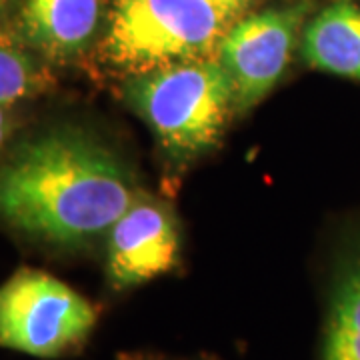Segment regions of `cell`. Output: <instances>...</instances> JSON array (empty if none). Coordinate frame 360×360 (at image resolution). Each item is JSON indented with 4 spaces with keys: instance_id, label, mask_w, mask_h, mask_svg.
I'll return each instance as SVG.
<instances>
[{
    "instance_id": "obj_9",
    "label": "cell",
    "mask_w": 360,
    "mask_h": 360,
    "mask_svg": "<svg viewBox=\"0 0 360 360\" xmlns=\"http://www.w3.org/2000/svg\"><path fill=\"white\" fill-rule=\"evenodd\" d=\"M321 360H360V257L340 270L333 286Z\"/></svg>"
},
{
    "instance_id": "obj_6",
    "label": "cell",
    "mask_w": 360,
    "mask_h": 360,
    "mask_svg": "<svg viewBox=\"0 0 360 360\" xmlns=\"http://www.w3.org/2000/svg\"><path fill=\"white\" fill-rule=\"evenodd\" d=\"M179 231L167 208L136 200L110 229L106 276L115 290L150 283L176 266Z\"/></svg>"
},
{
    "instance_id": "obj_7",
    "label": "cell",
    "mask_w": 360,
    "mask_h": 360,
    "mask_svg": "<svg viewBox=\"0 0 360 360\" xmlns=\"http://www.w3.org/2000/svg\"><path fill=\"white\" fill-rule=\"evenodd\" d=\"M98 16L101 0H26L22 26L37 49L66 58L89 44Z\"/></svg>"
},
{
    "instance_id": "obj_8",
    "label": "cell",
    "mask_w": 360,
    "mask_h": 360,
    "mask_svg": "<svg viewBox=\"0 0 360 360\" xmlns=\"http://www.w3.org/2000/svg\"><path fill=\"white\" fill-rule=\"evenodd\" d=\"M302 56L312 68L360 80V8L335 0L304 30Z\"/></svg>"
},
{
    "instance_id": "obj_13",
    "label": "cell",
    "mask_w": 360,
    "mask_h": 360,
    "mask_svg": "<svg viewBox=\"0 0 360 360\" xmlns=\"http://www.w3.org/2000/svg\"><path fill=\"white\" fill-rule=\"evenodd\" d=\"M8 2H11V0H0V13L6 8V4H8Z\"/></svg>"
},
{
    "instance_id": "obj_12",
    "label": "cell",
    "mask_w": 360,
    "mask_h": 360,
    "mask_svg": "<svg viewBox=\"0 0 360 360\" xmlns=\"http://www.w3.org/2000/svg\"><path fill=\"white\" fill-rule=\"evenodd\" d=\"M219 2H224V4H229V6H234V8L243 11V8H245V6H248L252 0H219Z\"/></svg>"
},
{
    "instance_id": "obj_1",
    "label": "cell",
    "mask_w": 360,
    "mask_h": 360,
    "mask_svg": "<svg viewBox=\"0 0 360 360\" xmlns=\"http://www.w3.org/2000/svg\"><path fill=\"white\" fill-rule=\"evenodd\" d=\"M134 202L120 160L75 130L26 142L0 170V217L54 245L89 243L110 231Z\"/></svg>"
},
{
    "instance_id": "obj_4",
    "label": "cell",
    "mask_w": 360,
    "mask_h": 360,
    "mask_svg": "<svg viewBox=\"0 0 360 360\" xmlns=\"http://www.w3.org/2000/svg\"><path fill=\"white\" fill-rule=\"evenodd\" d=\"M98 322L86 296L49 272L20 269L0 284V348L63 359L84 347Z\"/></svg>"
},
{
    "instance_id": "obj_5",
    "label": "cell",
    "mask_w": 360,
    "mask_h": 360,
    "mask_svg": "<svg viewBox=\"0 0 360 360\" xmlns=\"http://www.w3.org/2000/svg\"><path fill=\"white\" fill-rule=\"evenodd\" d=\"M309 2L250 14L234 22L219 46V60L234 90V110L246 112L281 80L295 51Z\"/></svg>"
},
{
    "instance_id": "obj_11",
    "label": "cell",
    "mask_w": 360,
    "mask_h": 360,
    "mask_svg": "<svg viewBox=\"0 0 360 360\" xmlns=\"http://www.w3.org/2000/svg\"><path fill=\"white\" fill-rule=\"evenodd\" d=\"M8 130H11V122H8V115L4 110V106L0 104V146L8 139Z\"/></svg>"
},
{
    "instance_id": "obj_2",
    "label": "cell",
    "mask_w": 360,
    "mask_h": 360,
    "mask_svg": "<svg viewBox=\"0 0 360 360\" xmlns=\"http://www.w3.org/2000/svg\"><path fill=\"white\" fill-rule=\"evenodd\" d=\"M238 13L219 0H115L104 52L136 75L206 60L219 54Z\"/></svg>"
},
{
    "instance_id": "obj_10",
    "label": "cell",
    "mask_w": 360,
    "mask_h": 360,
    "mask_svg": "<svg viewBox=\"0 0 360 360\" xmlns=\"http://www.w3.org/2000/svg\"><path fill=\"white\" fill-rule=\"evenodd\" d=\"M40 86V72L20 49L0 39V104H13Z\"/></svg>"
},
{
    "instance_id": "obj_3",
    "label": "cell",
    "mask_w": 360,
    "mask_h": 360,
    "mask_svg": "<svg viewBox=\"0 0 360 360\" xmlns=\"http://www.w3.org/2000/svg\"><path fill=\"white\" fill-rule=\"evenodd\" d=\"M132 108L176 160L217 146L234 108V90L219 58L142 72L127 84Z\"/></svg>"
}]
</instances>
